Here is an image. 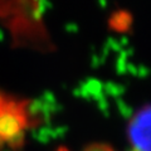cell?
Wrapping results in <instances>:
<instances>
[{
	"label": "cell",
	"mask_w": 151,
	"mask_h": 151,
	"mask_svg": "<svg viewBox=\"0 0 151 151\" xmlns=\"http://www.w3.org/2000/svg\"><path fill=\"white\" fill-rule=\"evenodd\" d=\"M34 121L29 102L0 92V150L19 147Z\"/></svg>",
	"instance_id": "6da1fadb"
},
{
	"label": "cell",
	"mask_w": 151,
	"mask_h": 151,
	"mask_svg": "<svg viewBox=\"0 0 151 151\" xmlns=\"http://www.w3.org/2000/svg\"><path fill=\"white\" fill-rule=\"evenodd\" d=\"M129 136L137 151H151V105L145 106L132 116Z\"/></svg>",
	"instance_id": "7a4b0ae2"
},
{
	"label": "cell",
	"mask_w": 151,
	"mask_h": 151,
	"mask_svg": "<svg viewBox=\"0 0 151 151\" xmlns=\"http://www.w3.org/2000/svg\"><path fill=\"white\" fill-rule=\"evenodd\" d=\"M84 151H112V149L105 144H92L87 146Z\"/></svg>",
	"instance_id": "3957f363"
},
{
	"label": "cell",
	"mask_w": 151,
	"mask_h": 151,
	"mask_svg": "<svg viewBox=\"0 0 151 151\" xmlns=\"http://www.w3.org/2000/svg\"><path fill=\"white\" fill-rule=\"evenodd\" d=\"M59 151H67V150H64V149H60Z\"/></svg>",
	"instance_id": "277c9868"
}]
</instances>
